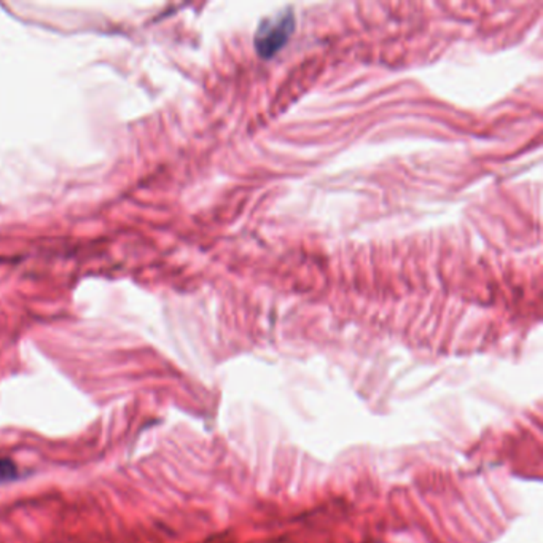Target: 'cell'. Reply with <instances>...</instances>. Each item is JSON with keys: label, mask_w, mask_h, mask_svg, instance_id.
Masks as SVG:
<instances>
[{"label": "cell", "mask_w": 543, "mask_h": 543, "mask_svg": "<svg viewBox=\"0 0 543 543\" xmlns=\"http://www.w3.org/2000/svg\"><path fill=\"white\" fill-rule=\"evenodd\" d=\"M16 475V468L13 466V462L0 459V480H10Z\"/></svg>", "instance_id": "cell-2"}, {"label": "cell", "mask_w": 543, "mask_h": 543, "mask_svg": "<svg viewBox=\"0 0 543 543\" xmlns=\"http://www.w3.org/2000/svg\"><path fill=\"white\" fill-rule=\"evenodd\" d=\"M295 31V15L291 6L260 21L255 32V50L259 56L272 57L284 46Z\"/></svg>", "instance_id": "cell-1"}]
</instances>
